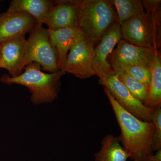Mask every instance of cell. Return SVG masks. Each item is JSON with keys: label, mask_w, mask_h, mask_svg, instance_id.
<instances>
[{"label": "cell", "mask_w": 161, "mask_h": 161, "mask_svg": "<svg viewBox=\"0 0 161 161\" xmlns=\"http://www.w3.org/2000/svg\"><path fill=\"white\" fill-rule=\"evenodd\" d=\"M120 128L119 139L122 146L133 161H145L152 155L151 144L155 125L153 122L144 121L124 109L112 94L104 88Z\"/></svg>", "instance_id": "cell-1"}, {"label": "cell", "mask_w": 161, "mask_h": 161, "mask_svg": "<svg viewBox=\"0 0 161 161\" xmlns=\"http://www.w3.org/2000/svg\"><path fill=\"white\" fill-rule=\"evenodd\" d=\"M146 12L120 25L123 39L136 46L160 51L161 1L143 0Z\"/></svg>", "instance_id": "cell-2"}, {"label": "cell", "mask_w": 161, "mask_h": 161, "mask_svg": "<svg viewBox=\"0 0 161 161\" xmlns=\"http://www.w3.org/2000/svg\"><path fill=\"white\" fill-rule=\"evenodd\" d=\"M24 69L23 73L14 78L4 75L0 81L26 86L31 93V100L35 104L52 103L56 99L60 92V79L65 72L60 70L56 73L46 74L41 71V67L36 62L27 64Z\"/></svg>", "instance_id": "cell-3"}, {"label": "cell", "mask_w": 161, "mask_h": 161, "mask_svg": "<svg viewBox=\"0 0 161 161\" xmlns=\"http://www.w3.org/2000/svg\"><path fill=\"white\" fill-rule=\"evenodd\" d=\"M117 23V13L110 0L80 1L78 27L83 32L86 40L94 47Z\"/></svg>", "instance_id": "cell-4"}, {"label": "cell", "mask_w": 161, "mask_h": 161, "mask_svg": "<svg viewBox=\"0 0 161 161\" xmlns=\"http://www.w3.org/2000/svg\"><path fill=\"white\" fill-rule=\"evenodd\" d=\"M29 34L26 40L25 65L36 62L42 69L52 74L59 71L58 52L51 45L48 29L37 22Z\"/></svg>", "instance_id": "cell-5"}, {"label": "cell", "mask_w": 161, "mask_h": 161, "mask_svg": "<svg viewBox=\"0 0 161 161\" xmlns=\"http://www.w3.org/2000/svg\"><path fill=\"white\" fill-rule=\"evenodd\" d=\"M99 83L106 88L116 101L128 112L144 121H152L154 108L146 106L136 99L120 82L115 74L99 78Z\"/></svg>", "instance_id": "cell-6"}, {"label": "cell", "mask_w": 161, "mask_h": 161, "mask_svg": "<svg viewBox=\"0 0 161 161\" xmlns=\"http://www.w3.org/2000/svg\"><path fill=\"white\" fill-rule=\"evenodd\" d=\"M158 51L136 46L122 38L109 56L108 61L116 75L129 65L140 64L150 67Z\"/></svg>", "instance_id": "cell-7"}, {"label": "cell", "mask_w": 161, "mask_h": 161, "mask_svg": "<svg viewBox=\"0 0 161 161\" xmlns=\"http://www.w3.org/2000/svg\"><path fill=\"white\" fill-rule=\"evenodd\" d=\"M95 47L86 40L76 44L70 49L65 62L60 70L75 75L80 79L95 75L92 67Z\"/></svg>", "instance_id": "cell-8"}, {"label": "cell", "mask_w": 161, "mask_h": 161, "mask_svg": "<svg viewBox=\"0 0 161 161\" xmlns=\"http://www.w3.org/2000/svg\"><path fill=\"white\" fill-rule=\"evenodd\" d=\"M25 34H21L1 42L0 68L5 69L11 77L22 74L25 65L26 40Z\"/></svg>", "instance_id": "cell-9"}, {"label": "cell", "mask_w": 161, "mask_h": 161, "mask_svg": "<svg viewBox=\"0 0 161 161\" xmlns=\"http://www.w3.org/2000/svg\"><path fill=\"white\" fill-rule=\"evenodd\" d=\"M122 38L120 25L117 23L107 31L95 47L92 67L95 75L99 78L115 74L108 59L115 45Z\"/></svg>", "instance_id": "cell-10"}, {"label": "cell", "mask_w": 161, "mask_h": 161, "mask_svg": "<svg viewBox=\"0 0 161 161\" xmlns=\"http://www.w3.org/2000/svg\"><path fill=\"white\" fill-rule=\"evenodd\" d=\"M37 22L24 12L7 10L0 14V43L21 34L30 33Z\"/></svg>", "instance_id": "cell-11"}, {"label": "cell", "mask_w": 161, "mask_h": 161, "mask_svg": "<svg viewBox=\"0 0 161 161\" xmlns=\"http://www.w3.org/2000/svg\"><path fill=\"white\" fill-rule=\"evenodd\" d=\"M79 3L78 0L53 1L54 6L49 14L46 25L48 29L78 27Z\"/></svg>", "instance_id": "cell-12"}, {"label": "cell", "mask_w": 161, "mask_h": 161, "mask_svg": "<svg viewBox=\"0 0 161 161\" xmlns=\"http://www.w3.org/2000/svg\"><path fill=\"white\" fill-rule=\"evenodd\" d=\"M48 30L51 45L56 47L58 52V66L60 70L70 49L77 43L86 40L85 36L78 27Z\"/></svg>", "instance_id": "cell-13"}, {"label": "cell", "mask_w": 161, "mask_h": 161, "mask_svg": "<svg viewBox=\"0 0 161 161\" xmlns=\"http://www.w3.org/2000/svg\"><path fill=\"white\" fill-rule=\"evenodd\" d=\"M54 5L53 1L50 0H13L8 10L26 13L38 22L46 25Z\"/></svg>", "instance_id": "cell-14"}, {"label": "cell", "mask_w": 161, "mask_h": 161, "mask_svg": "<svg viewBox=\"0 0 161 161\" xmlns=\"http://www.w3.org/2000/svg\"><path fill=\"white\" fill-rule=\"evenodd\" d=\"M100 150L95 154V161H126L130 155L120 144L119 137L108 134L101 142Z\"/></svg>", "instance_id": "cell-15"}, {"label": "cell", "mask_w": 161, "mask_h": 161, "mask_svg": "<svg viewBox=\"0 0 161 161\" xmlns=\"http://www.w3.org/2000/svg\"><path fill=\"white\" fill-rule=\"evenodd\" d=\"M151 71V80L148 90V96L144 104L150 108L161 105V55L158 52L154 56L150 67Z\"/></svg>", "instance_id": "cell-16"}, {"label": "cell", "mask_w": 161, "mask_h": 161, "mask_svg": "<svg viewBox=\"0 0 161 161\" xmlns=\"http://www.w3.org/2000/svg\"><path fill=\"white\" fill-rule=\"evenodd\" d=\"M115 7L118 23L121 25L126 20L145 12L140 0H111Z\"/></svg>", "instance_id": "cell-17"}, {"label": "cell", "mask_w": 161, "mask_h": 161, "mask_svg": "<svg viewBox=\"0 0 161 161\" xmlns=\"http://www.w3.org/2000/svg\"><path fill=\"white\" fill-rule=\"evenodd\" d=\"M115 75L131 94L144 104L148 96V89L147 87L130 77L124 71Z\"/></svg>", "instance_id": "cell-18"}, {"label": "cell", "mask_w": 161, "mask_h": 161, "mask_svg": "<svg viewBox=\"0 0 161 161\" xmlns=\"http://www.w3.org/2000/svg\"><path fill=\"white\" fill-rule=\"evenodd\" d=\"M123 71L130 77L142 84L149 90L151 77L150 67L143 64H133L126 67Z\"/></svg>", "instance_id": "cell-19"}, {"label": "cell", "mask_w": 161, "mask_h": 161, "mask_svg": "<svg viewBox=\"0 0 161 161\" xmlns=\"http://www.w3.org/2000/svg\"><path fill=\"white\" fill-rule=\"evenodd\" d=\"M161 105L154 108L152 121L155 129L151 144L153 151L161 150Z\"/></svg>", "instance_id": "cell-20"}, {"label": "cell", "mask_w": 161, "mask_h": 161, "mask_svg": "<svg viewBox=\"0 0 161 161\" xmlns=\"http://www.w3.org/2000/svg\"><path fill=\"white\" fill-rule=\"evenodd\" d=\"M145 161H161V150L157 151L155 154L148 157Z\"/></svg>", "instance_id": "cell-21"}, {"label": "cell", "mask_w": 161, "mask_h": 161, "mask_svg": "<svg viewBox=\"0 0 161 161\" xmlns=\"http://www.w3.org/2000/svg\"><path fill=\"white\" fill-rule=\"evenodd\" d=\"M1 58H2V53H1V45L0 43V64H1Z\"/></svg>", "instance_id": "cell-22"}]
</instances>
